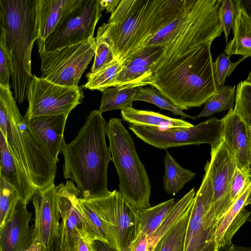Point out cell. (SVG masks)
Returning a JSON list of instances; mask_svg holds the SVG:
<instances>
[{
  "label": "cell",
  "instance_id": "cell-1",
  "mask_svg": "<svg viewBox=\"0 0 251 251\" xmlns=\"http://www.w3.org/2000/svg\"><path fill=\"white\" fill-rule=\"evenodd\" d=\"M106 126L99 110L91 111L77 136L62 151L63 176L75 183L81 199L101 196L110 191L107 170L112 157L105 141Z\"/></svg>",
  "mask_w": 251,
  "mask_h": 251
},
{
  "label": "cell",
  "instance_id": "cell-2",
  "mask_svg": "<svg viewBox=\"0 0 251 251\" xmlns=\"http://www.w3.org/2000/svg\"><path fill=\"white\" fill-rule=\"evenodd\" d=\"M183 6L179 0H121L107 23L115 59L124 61L142 50Z\"/></svg>",
  "mask_w": 251,
  "mask_h": 251
},
{
  "label": "cell",
  "instance_id": "cell-3",
  "mask_svg": "<svg viewBox=\"0 0 251 251\" xmlns=\"http://www.w3.org/2000/svg\"><path fill=\"white\" fill-rule=\"evenodd\" d=\"M211 44H201L160 67L149 85L183 110L201 107L218 88Z\"/></svg>",
  "mask_w": 251,
  "mask_h": 251
},
{
  "label": "cell",
  "instance_id": "cell-4",
  "mask_svg": "<svg viewBox=\"0 0 251 251\" xmlns=\"http://www.w3.org/2000/svg\"><path fill=\"white\" fill-rule=\"evenodd\" d=\"M223 0H186L177 17L156 33L144 48L160 46L161 57L152 68L160 67L203 44L212 43L223 32L219 12Z\"/></svg>",
  "mask_w": 251,
  "mask_h": 251
},
{
  "label": "cell",
  "instance_id": "cell-5",
  "mask_svg": "<svg viewBox=\"0 0 251 251\" xmlns=\"http://www.w3.org/2000/svg\"><path fill=\"white\" fill-rule=\"evenodd\" d=\"M38 0H0V26L6 31L15 99L21 104L27 99L33 75L31 52L38 38Z\"/></svg>",
  "mask_w": 251,
  "mask_h": 251
},
{
  "label": "cell",
  "instance_id": "cell-6",
  "mask_svg": "<svg viewBox=\"0 0 251 251\" xmlns=\"http://www.w3.org/2000/svg\"><path fill=\"white\" fill-rule=\"evenodd\" d=\"M0 105L7 115L6 124L0 132L14 158L36 190L54 184L57 163L20 113L10 86L0 84Z\"/></svg>",
  "mask_w": 251,
  "mask_h": 251
},
{
  "label": "cell",
  "instance_id": "cell-7",
  "mask_svg": "<svg viewBox=\"0 0 251 251\" xmlns=\"http://www.w3.org/2000/svg\"><path fill=\"white\" fill-rule=\"evenodd\" d=\"M106 135L118 175L119 193L137 210L151 207V184L134 142L122 120L110 119L107 123Z\"/></svg>",
  "mask_w": 251,
  "mask_h": 251
},
{
  "label": "cell",
  "instance_id": "cell-8",
  "mask_svg": "<svg viewBox=\"0 0 251 251\" xmlns=\"http://www.w3.org/2000/svg\"><path fill=\"white\" fill-rule=\"evenodd\" d=\"M83 200L101 220L110 244L118 251H129L141 232L138 210L117 190Z\"/></svg>",
  "mask_w": 251,
  "mask_h": 251
},
{
  "label": "cell",
  "instance_id": "cell-9",
  "mask_svg": "<svg viewBox=\"0 0 251 251\" xmlns=\"http://www.w3.org/2000/svg\"><path fill=\"white\" fill-rule=\"evenodd\" d=\"M96 46L93 37L52 51L38 50L40 77L61 86L78 87L83 72L95 56Z\"/></svg>",
  "mask_w": 251,
  "mask_h": 251
},
{
  "label": "cell",
  "instance_id": "cell-10",
  "mask_svg": "<svg viewBox=\"0 0 251 251\" xmlns=\"http://www.w3.org/2000/svg\"><path fill=\"white\" fill-rule=\"evenodd\" d=\"M128 128L145 143L160 149L203 144L212 146L222 139L224 121L214 117L189 127L160 128L130 125Z\"/></svg>",
  "mask_w": 251,
  "mask_h": 251
},
{
  "label": "cell",
  "instance_id": "cell-11",
  "mask_svg": "<svg viewBox=\"0 0 251 251\" xmlns=\"http://www.w3.org/2000/svg\"><path fill=\"white\" fill-rule=\"evenodd\" d=\"M194 200L184 251H219L217 219L213 206V190L207 166Z\"/></svg>",
  "mask_w": 251,
  "mask_h": 251
},
{
  "label": "cell",
  "instance_id": "cell-12",
  "mask_svg": "<svg viewBox=\"0 0 251 251\" xmlns=\"http://www.w3.org/2000/svg\"><path fill=\"white\" fill-rule=\"evenodd\" d=\"M103 11L100 0H82L45 40L38 41V50L52 51L93 38Z\"/></svg>",
  "mask_w": 251,
  "mask_h": 251
},
{
  "label": "cell",
  "instance_id": "cell-13",
  "mask_svg": "<svg viewBox=\"0 0 251 251\" xmlns=\"http://www.w3.org/2000/svg\"><path fill=\"white\" fill-rule=\"evenodd\" d=\"M84 85L70 87L33 75L28 92L27 119L45 115H69L83 99Z\"/></svg>",
  "mask_w": 251,
  "mask_h": 251
},
{
  "label": "cell",
  "instance_id": "cell-14",
  "mask_svg": "<svg viewBox=\"0 0 251 251\" xmlns=\"http://www.w3.org/2000/svg\"><path fill=\"white\" fill-rule=\"evenodd\" d=\"M207 166L213 190V206L217 220L231 206L229 190L236 163L223 139L211 146Z\"/></svg>",
  "mask_w": 251,
  "mask_h": 251
},
{
  "label": "cell",
  "instance_id": "cell-15",
  "mask_svg": "<svg viewBox=\"0 0 251 251\" xmlns=\"http://www.w3.org/2000/svg\"><path fill=\"white\" fill-rule=\"evenodd\" d=\"M32 203L35 213L34 242L41 246H48L60 238L61 215L57 186L54 183L36 190Z\"/></svg>",
  "mask_w": 251,
  "mask_h": 251
},
{
  "label": "cell",
  "instance_id": "cell-16",
  "mask_svg": "<svg viewBox=\"0 0 251 251\" xmlns=\"http://www.w3.org/2000/svg\"><path fill=\"white\" fill-rule=\"evenodd\" d=\"M61 221L60 242L62 251H75L80 238H87L81 215L75 204L80 192L72 180L57 186Z\"/></svg>",
  "mask_w": 251,
  "mask_h": 251
},
{
  "label": "cell",
  "instance_id": "cell-17",
  "mask_svg": "<svg viewBox=\"0 0 251 251\" xmlns=\"http://www.w3.org/2000/svg\"><path fill=\"white\" fill-rule=\"evenodd\" d=\"M222 139L233 158L237 167L251 175L250 167L251 128L231 108L222 118Z\"/></svg>",
  "mask_w": 251,
  "mask_h": 251
},
{
  "label": "cell",
  "instance_id": "cell-18",
  "mask_svg": "<svg viewBox=\"0 0 251 251\" xmlns=\"http://www.w3.org/2000/svg\"><path fill=\"white\" fill-rule=\"evenodd\" d=\"M32 213L20 200L0 228V251H27L34 244V228L28 225Z\"/></svg>",
  "mask_w": 251,
  "mask_h": 251
},
{
  "label": "cell",
  "instance_id": "cell-19",
  "mask_svg": "<svg viewBox=\"0 0 251 251\" xmlns=\"http://www.w3.org/2000/svg\"><path fill=\"white\" fill-rule=\"evenodd\" d=\"M163 50V47L160 46L147 47L124 60L123 69L113 87L137 88L149 85L153 75V66L161 57Z\"/></svg>",
  "mask_w": 251,
  "mask_h": 251
},
{
  "label": "cell",
  "instance_id": "cell-20",
  "mask_svg": "<svg viewBox=\"0 0 251 251\" xmlns=\"http://www.w3.org/2000/svg\"><path fill=\"white\" fill-rule=\"evenodd\" d=\"M68 116L67 114L45 115L27 119L31 129L56 163L59 161V154L66 144L64 131Z\"/></svg>",
  "mask_w": 251,
  "mask_h": 251
},
{
  "label": "cell",
  "instance_id": "cell-21",
  "mask_svg": "<svg viewBox=\"0 0 251 251\" xmlns=\"http://www.w3.org/2000/svg\"><path fill=\"white\" fill-rule=\"evenodd\" d=\"M251 190V181L227 212L217 220L216 241L219 249L233 245L237 230L250 221L251 211L246 208V201Z\"/></svg>",
  "mask_w": 251,
  "mask_h": 251
},
{
  "label": "cell",
  "instance_id": "cell-22",
  "mask_svg": "<svg viewBox=\"0 0 251 251\" xmlns=\"http://www.w3.org/2000/svg\"><path fill=\"white\" fill-rule=\"evenodd\" d=\"M0 176L3 177L16 190L19 200L27 204L36 191L24 169L9 151L3 134H0Z\"/></svg>",
  "mask_w": 251,
  "mask_h": 251
},
{
  "label": "cell",
  "instance_id": "cell-23",
  "mask_svg": "<svg viewBox=\"0 0 251 251\" xmlns=\"http://www.w3.org/2000/svg\"><path fill=\"white\" fill-rule=\"evenodd\" d=\"M82 0H38L37 41L45 40L53 31L60 20Z\"/></svg>",
  "mask_w": 251,
  "mask_h": 251
},
{
  "label": "cell",
  "instance_id": "cell-24",
  "mask_svg": "<svg viewBox=\"0 0 251 251\" xmlns=\"http://www.w3.org/2000/svg\"><path fill=\"white\" fill-rule=\"evenodd\" d=\"M123 120L130 125L166 128L189 127L194 125L181 119L168 117L151 111L138 110L132 106L121 110Z\"/></svg>",
  "mask_w": 251,
  "mask_h": 251
},
{
  "label": "cell",
  "instance_id": "cell-25",
  "mask_svg": "<svg viewBox=\"0 0 251 251\" xmlns=\"http://www.w3.org/2000/svg\"><path fill=\"white\" fill-rule=\"evenodd\" d=\"M236 9L232 27L233 37L227 43L224 53L248 58L251 56V19L242 10Z\"/></svg>",
  "mask_w": 251,
  "mask_h": 251
},
{
  "label": "cell",
  "instance_id": "cell-26",
  "mask_svg": "<svg viewBox=\"0 0 251 251\" xmlns=\"http://www.w3.org/2000/svg\"><path fill=\"white\" fill-rule=\"evenodd\" d=\"M193 204L172 225L152 251H184L187 229Z\"/></svg>",
  "mask_w": 251,
  "mask_h": 251
},
{
  "label": "cell",
  "instance_id": "cell-27",
  "mask_svg": "<svg viewBox=\"0 0 251 251\" xmlns=\"http://www.w3.org/2000/svg\"><path fill=\"white\" fill-rule=\"evenodd\" d=\"M164 189L167 194L175 195L195 177L196 173L181 167L168 151L164 157Z\"/></svg>",
  "mask_w": 251,
  "mask_h": 251
},
{
  "label": "cell",
  "instance_id": "cell-28",
  "mask_svg": "<svg viewBox=\"0 0 251 251\" xmlns=\"http://www.w3.org/2000/svg\"><path fill=\"white\" fill-rule=\"evenodd\" d=\"M137 88L116 86L103 90L99 110L102 113L132 106Z\"/></svg>",
  "mask_w": 251,
  "mask_h": 251
},
{
  "label": "cell",
  "instance_id": "cell-29",
  "mask_svg": "<svg viewBox=\"0 0 251 251\" xmlns=\"http://www.w3.org/2000/svg\"><path fill=\"white\" fill-rule=\"evenodd\" d=\"M75 204L81 215L88 238L90 240H100L110 243L101 220L87 202L78 197Z\"/></svg>",
  "mask_w": 251,
  "mask_h": 251
},
{
  "label": "cell",
  "instance_id": "cell-30",
  "mask_svg": "<svg viewBox=\"0 0 251 251\" xmlns=\"http://www.w3.org/2000/svg\"><path fill=\"white\" fill-rule=\"evenodd\" d=\"M171 199L156 205L138 210L141 231L149 238L161 224L175 203Z\"/></svg>",
  "mask_w": 251,
  "mask_h": 251
},
{
  "label": "cell",
  "instance_id": "cell-31",
  "mask_svg": "<svg viewBox=\"0 0 251 251\" xmlns=\"http://www.w3.org/2000/svg\"><path fill=\"white\" fill-rule=\"evenodd\" d=\"M124 66V61L115 59L101 70L96 72H89L86 75L87 81L84 87L91 90L102 91L113 87L115 81Z\"/></svg>",
  "mask_w": 251,
  "mask_h": 251
},
{
  "label": "cell",
  "instance_id": "cell-32",
  "mask_svg": "<svg viewBox=\"0 0 251 251\" xmlns=\"http://www.w3.org/2000/svg\"><path fill=\"white\" fill-rule=\"evenodd\" d=\"M235 86L223 85L218 87L208 100L196 119L209 117L215 113L233 108L235 99Z\"/></svg>",
  "mask_w": 251,
  "mask_h": 251
},
{
  "label": "cell",
  "instance_id": "cell-33",
  "mask_svg": "<svg viewBox=\"0 0 251 251\" xmlns=\"http://www.w3.org/2000/svg\"><path fill=\"white\" fill-rule=\"evenodd\" d=\"M95 38L96 46L91 73H96L101 70L115 59L108 36L107 23H103L98 28Z\"/></svg>",
  "mask_w": 251,
  "mask_h": 251
},
{
  "label": "cell",
  "instance_id": "cell-34",
  "mask_svg": "<svg viewBox=\"0 0 251 251\" xmlns=\"http://www.w3.org/2000/svg\"><path fill=\"white\" fill-rule=\"evenodd\" d=\"M133 100L143 101L153 104L162 109L168 110L175 115H179L183 118H190L194 120L197 119L195 116L185 113L180 107L163 97L157 89L152 86L137 87Z\"/></svg>",
  "mask_w": 251,
  "mask_h": 251
},
{
  "label": "cell",
  "instance_id": "cell-35",
  "mask_svg": "<svg viewBox=\"0 0 251 251\" xmlns=\"http://www.w3.org/2000/svg\"><path fill=\"white\" fill-rule=\"evenodd\" d=\"M235 102L234 111L251 129V83L246 80L238 84Z\"/></svg>",
  "mask_w": 251,
  "mask_h": 251
},
{
  "label": "cell",
  "instance_id": "cell-36",
  "mask_svg": "<svg viewBox=\"0 0 251 251\" xmlns=\"http://www.w3.org/2000/svg\"><path fill=\"white\" fill-rule=\"evenodd\" d=\"M19 200L15 189L0 176V228L11 216Z\"/></svg>",
  "mask_w": 251,
  "mask_h": 251
},
{
  "label": "cell",
  "instance_id": "cell-37",
  "mask_svg": "<svg viewBox=\"0 0 251 251\" xmlns=\"http://www.w3.org/2000/svg\"><path fill=\"white\" fill-rule=\"evenodd\" d=\"M230 56L220 53L213 62V71L217 87L224 85L226 78L232 73L236 66L247 58L242 56L236 62L230 60Z\"/></svg>",
  "mask_w": 251,
  "mask_h": 251
},
{
  "label": "cell",
  "instance_id": "cell-38",
  "mask_svg": "<svg viewBox=\"0 0 251 251\" xmlns=\"http://www.w3.org/2000/svg\"><path fill=\"white\" fill-rule=\"evenodd\" d=\"M11 68L6 41V31L0 26V84L10 86Z\"/></svg>",
  "mask_w": 251,
  "mask_h": 251
},
{
  "label": "cell",
  "instance_id": "cell-39",
  "mask_svg": "<svg viewBox=\"0 0 251 251\" xmlns=\"http://www.w3.org/2000/svg\"><path fill=\"white\" fill-rule=\"evenodd\" d=\"M236 12V6L234 0H223L219 9V17L227 43L233 26Z\"/></svg>",
  "mask_w": 251,
  "mask_h": 251
},
{
  "label": "cell",
  "instance_id": "cell-40",
  "mask_svg": "<svg viewBox=\"0 0 251 251\" xmlns=\"http://www.w3.org/2000/svg\"><path fill=\"white\" fill-rule=\"evenodd\" d=\"M251 181V175H247L243 173L236 166L232 178L229 190L232 205Z\"/></svg>",
  "mask_w": 251,
  "mask_h": 251
},
{
  "label": "cell",
  "instance_id": "cell-41",
  "mask_svg": "<svg viewBox=\"0 0 251 251\" xmlns=\"http://www.w3.org/2000/svg\"><path fill=\"white\" fill-rule=\"evenodd\" d=\"M148 244L147 235L141 231L129 251H148Z\"/></svg>",
  "mask_w": 251,
  "mask_h": 251
},
{
  "label": "cell",
  "instance_id": "cell-42",
  "mask_svg": "<svg viewBox=\"0 0 251 251\" xmlns=\"http://www.w3.org/2000/svg\"><path fill=\"white\" fill-rule=\"evenodd\" d=\"M93 251H118L110 243L100 240H90Z\"/></svg>",
  "mask_w": 251,
  "mask_h": 251
},
{
  "label": "cell",
  "instance_id": "cell-43",
  "mask_svg": "<svg viewBox=\"0 0 251 251\" xmlns=\"http://www.w3.org/2000/svg\"><path fill=\"white\" fill-rule=\"evenodd\" d=\"M236 8L242 10L251 19V0H234Z\"/></svg>",
  "mask_w": 251,
  "mask_h": 251
},
{
  "label": "cell",
  "instance_id": "cell-44",
  "mask_svg": "<svg viewBox=\"0 0 251 251\" xmlns=\"http://www.w3.org/2000/svg\"><path fill=\"white\" fill-rule=\"evenodd\" d=\"M121 0H100V4L104 10H106L107 13H112L116 8Z\"/></svg>",
  "mask_w": 251,
  "mask_h": 251
},
{
  "label": "cell",
  "instance_id": "cell-45",
  "mask_svg": "<svg viewBox=\"0 0 251 251\" xmlns=\"http://www.w3.org/2000/svg\"><path fill=\"white\" fill-rule=\"evenodd\" d=\"M75 251H93L90 240L87 238H80Z\"/></svg>",
  "mask_w": 251,
  "mask_h": 251
},
{
  "label": "cell",
  "instance_id": "cell-46",
  "mask_svg": "<svg viewBox=\"0 0 251 251\" xmlns=\"http://www.w3.org/2000/svg\"><path fill=\"white\" fill-rule=\"evenodd\" d=\"M41 251H62L60 247V238L56 239L48 246H41Z\"/></svg>",
  "mask_w": 251,
  "mask_h": 251
},
{
  "label": "cell",
  "instance_id": "cell-47",
  "mask_svg": "<svg viewBox=\"0 0 251 251\" xmlns=\"http://www.w3.org/2000/svg\"><path fill=\"white\" fill-rule=\"evenodd\" d=\"M41 245L37 243H34L27 251H41Z\"/></svg>",
  "mask_w": 251,
  "mask_h": 251
},
{
  "label": "cell",
  "instance_id": "cell-48",
  "mask_svg": "<svg viewBox=\"0 0 251 251\" xmlns=\"http://www.w3.org/2000/svg\"><path fill=\"white\" fill-rule=\"evenodd\" d=\"M250 205L251 208V190L246 201V206Z\"/></svg>",
  "mask_w": 251,
  "mask_h": 251
},
{
  "label": "cell",
  "instance_id": "cell-49",
  "mask_svg": "<svg viewBox=\"0 0 251 251\" xmlns=\"http://www.w3.org/2000/svg\"><path fill=\"white\" fill-rule=\"evenodd\" d=\"M246 80L249 83H251V71L249 73Z\"/></svg>",
  "mask_w": 251,
  "mask_h": 251
},
{
  "label": "cell",
  "instance_id": "cell-50",
  "mask_svg": "<svg viewBox=\"0 0 251 251\" xmlns=\"http://www.w3.org/2000/svg\"><path fill=\"white\" fill-rule=\"evenodd\" d=\"M250 167L251 169V147H250Z\"/></svg>",
  "mask_w": 251,
  "mask_h": 251
}]
</instances>
